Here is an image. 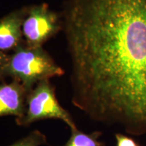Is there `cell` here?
Listing matches in <instances>:
<instances>
[{
    "label": "cell",
    "instance_id": "5b68a950",
    "mask_svg": "<svg viewBox=\"0 0 146 146\" xmlns=\"http://www.w3.org/2000/svg\"><path fill=\"white\" fill-rule=\"evenodd\" d=\"M0 85V116H15L21 119L25 114L29 93L21 82L11 79L10 82L1 80Z\"/></svg>",
    "mask_w": 146,
    "mask_h": 146
},
{
    "label": "cell",
    "instance_id": "9c48e42d",
    "mask_svg": "<svg viewBox=\"0 0 146 146\" xmlns=\"http://www.w3.org/2000/svg\"><path fill=\"white\" fill-rule=\"evenodd\" d=\"M116 146H140L134 139L126 136L122 133H116L115 135Z\"/></svg>",
    "mask_w": 146,
    "mask_h": 146
},
{
    "label": "cell",
    "instance_id": "3957f363",
    "mask_svg": "<svg viewBox=\"0 0 146 146\" xmlns=\"http://www.w3.org/2000/svg\"><path fill=\"white\" fill-rule=\"evenodd\" d=\"M47 119L63 121L70 130L77 128L70 113L60 104L56 95V87L50 79L39 82L29 93L25 114L15 121L18 126L27 127L35 122Z\"/></svg>",
    "mask_w": 146,
    "mask_h": 146
},
{
    "label": "cell",
    "instance_id": "ba28073f",
    "mask_svg": "<svg viewBox=\"0 0 146 146\" xmlns=\"http://www.w3.org/2000/svg\"><path fill=\"white\" fill-rule=\"evenodd\" d=\"M47 136L38 129L29 133L8 146H41L47 143Z\"/></svg>",
    "mask_w": 146,
    "mask_h": 146
},
{
    "label": "cell",
    "instance_id": "277c9868",
    "mask_svg": "<svg viewBox=\"0 0 146 146\" xmlns=\"http://www.w3.org/2000/svg\"><path fill=\"white\" fill-rule=\"evenodd\" d=\"M23 23L25 43L30 47H43L63 29L61 14L52 10L46 3L25 6Z\"/></svg>",
    "mask_w": 146,
    "mask_h": 146
},
{
    "label": "cell",
    "instance_id": "6da1fadb",
    "mask_svg": "<svg viewBox=\"0 0 146 146\" xmlns=\"http://www.w3.org/2000/svg\"><path fill=\"white\" fill-rule=\"evenodd\" d=\"M61 15L72 105L96 123L146 135V0H66Z\"/></svg>",
    "mask_w": 146,
    "mask_h": 146
},
{
    "label": "cell",
    "instance_id": "52a82bcc",
    "mask_svg": "<svg viewBox=\"0 0 146 146\" xmlns=\"http://www.w3.org/2000/svg\"><path fill=\"white\" fill-rule=\"evenodd\" d=\"M70 131V138L62 146H106L103 142L99 140L102 135L100 131L86 133L79 131L77 128L71 129Z\"/></svg>",
    "mask_w": 146,
    "mask_h": 146
},
{
    "label": "cell",
    "instance_id": "7a4b0ae2",
    "mask_svg": "<svg viewBox=\"0 0 146 146\" xmlns=\"http://www.w3.org/2000/svg\"><path fill=\"white\" fill-rule=\"evenodd\" d=\"M64 70L43 47L23 43L13 52H0V76L17 80L29 93L39 82L62 76Z\"/></svg>",
    "mask_w": 146,
    "mask_h": 146
},
{
    "label": "cell",
    "instance_id": "8992f818",
    "mask_svg": "<svg viewBox=\"0 0 146 146\" xmlns=\"http://www.w3.org/2000/svg\"><path fill=\"white\" fill-rule=\"evenodd\" d=\"M25 8L12 11L0 20V52L10 53L25 43L23 23Z\"/></svg>",
    "mask_w": 146,
    "mask_h": 146
}]
</instances>
